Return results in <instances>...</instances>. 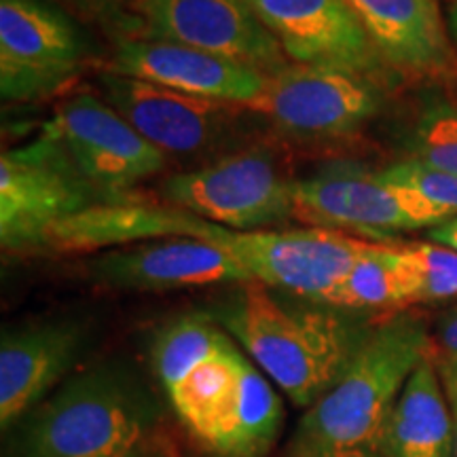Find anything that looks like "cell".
Wrapping results in <instances>:
<instances>
[{
	"label": "cell",
	"mask_w": 457,
	"mask_h": 457,
	"mask_svg": "<svg viewBox=\"0 0 457 457\" xmlns=\"http://www.w3.org/2000/svg\"><path fill=\"white\" fill-rule=\"evenodd\" d=\"M212 318L299 409H310L341 379L375 328L358 312L259 282L239 284Z\"/></svg>",
	"instance_id": "obj_1"
},
{
	"label": "cell",
	"mask_w": 457,
	"mask_h": 457,
	"mask_svg": "<svg viewBox=\"0 0 457 457\" xmlns=\"http://www.w3.org/2000/svg\"><path fill=\"white\" fill-rule=\"evenodd\" d=\"M430 347V328L415 313L375 324L341 379L305 409L284 457H387L396 400Z\"/></svg>",
	"instance_id": "obj_2"
},
{
	"label": "cell",
	"mask_w": 457,
	"mask_h": 457,
	"mask_svg": "<svg viewBox=\"0 0 457 457\" xmlns=\"http://www.w3.org/2000/svg\"><path fill=\"white\" fill-rule=\"evenodd\" d=\"M162 407L129 364L100 362L64 381L21 421L17 457H145Z\"/></svg>",
	"instance_id": "obj_3"
},
{
	"label": "cell",
	"mask_w": 457,
	"mask_h": 457,
	"mask_svg": "<svg viewBox=\"0 0 457 457\" xmlns=\"http://www.w3.org/2000/svg\"><path fill=\"white\" fill-rule=\"evenodd\" d=\"M100 204V193L43 128L28 145L0 155V244L4 253H43L55 227Z\"/></svg>",
	"instance_id": "obj_4"
},
{
	"label": "cell",
	"mask_w": 457,
	"mask_h": 457,
	"mask_svg": "<svg viewBox=\"0 0 457 457\" xmlns=\"http://www.w3.org/2000/svg\"><path fill=\"white\" fill-rule=\"evenodd\" d=\"M94 55V43L55 0H0V94L37 102L64 89Z\"/></svg>",
	"instance_id": "obj_5"
},
{
	"label": "cell",
	"mask_w": 457,
	"mask_h": 457,
	"mask_svg": "<svg viewBox=\"0 0 457 457\" xmlns=\"http://www.w3.org/2000/svg\"><path fill=\"white\" fill-rule=\"evenodd\" d=\"M293 202L295 219L307 225L379 239L455 219L413 188L392 185L381 174L352 165L293 180Z\"/></svg>",
	"instance_id": "obj_6"
},
{
	"label": "cell",
	"mask_w": 457,
	"mask_h": 457,
	"mask_svg": "<svg viewBox=\"0 0 457 457\" xmlns=\"http://www.w3.org/2000/svg\"><path fill=\"white\" fill-rule=\"evenodd\" d=\"M165 204L233 231H267L295 216L293 180L265 148L225 155L162 185Z\"/></svg>",
	"instance_id": "obj_7"
},
{
	"label": "cell",
	"mask_w": 457,
	"mask_h": 457,
	"mask_svg": "<svg viewBox=\"0 0 457 457\" xmlns=\"http://www.w3.org/2000/svg\"><path fill=\"white\" fill-rule=\"evenodd\" d=\"M71 162L111 202H128L142 180L159 174L168 157L136 131L104 98L79 94L43 125Z\"/></svg>",
	"instance_id": "obj_8"
},
{
	"label": "cell",
	"mask_w": 457,
	"mask_h": 457,
	"mask_svg": "<svg viewBox=\"0 0 457 457\" xmlns=\"http://www.w3.org/2000/svg\"><path fill=\"white\" fill-rule=\"evenodd\" d=\"M373 79L327 66L288 64L267 77L262 94L245 111L299 138H343L379 112Z\"/></svg>",
	"instance_id": "obj_9"
},
{
	"label": "cell",
	"mask_w": 457,
	"mask_h": 457,
	"mask_svg": "<svg viewBox=\"0 0 457 457\" xmlns=\"http://www.w3.org/2000/svg\"><path fill=\"white\" fill-rule=\"evenodd\" d=\"M369 245L367 239L312 227L303 231H233L225 253L248 273L250 282L324 303Z\"/></svg>",
	"instance_id": "obj_10"
},
{
	"label": "cell",
	"mask_w": 457,
	"mask_h": 457,
	"mask_svg": "<svg viewBox=\"0 0 457 457\" xmlns=\"http://www.w3.org/2000/svg\"><path fill=\"white\" fill-rule=\"evenodd\" d=\"M142 17L146 38L187 45L267 77L290 64L248 0H146Z\"/></svg>",
	"instance_id": "obj_11"
},
{
	"label": "cell",
	"mask_w": 457,
	"mask_h": 457,
	"mask_svg": "<svg viewBox=\"0 0 457 457\" xmlns=\"http://www.w3.org/2000/svg\"><path fill=\"white\" fill-rule=\"evenodd\" d=\"M98 85L102 98L165 157H197L214 151L231 131L228 111L239 108L112 71L100 72Z\"/></svg>",
	"instance_id": "obj_12"
},
{
	"label": "cell",
	"mask_w": 457,
	"mask_h": 457,
	"mask_svg": "<svg viewBox=\"0 0 457 457\" xmlns=\"http://www.w3.org/2000/svg\"><path fill=\"white\" fill-rule=\"evenodd\" d=\"M290 64L327 66L373 79L381 57L347 0H248Z\"/></svg>",
	"instance_id": "obj_13"
},
{
	"label": "cell",
	"mask_w": 457,
	"mask_h": 457,
	"mask_svg": "<svg viewBox=\"0 0 457 457\" xmlns=\"http://www.w3.org/2000/svg\"><path fill=\"white\" fill-rule=\"evenodd\" d=\"M96 284L129 293H165L212 284L250 282L220 245L195 237H165L121 245L89 261Z\"/></svg>",
	"instance_id": "obj_14"
},
{
	"label": "cell",
	"mask_w": 457,
	"mask_h": 457,
	"mask_svg": "<svg viewBox=\"0 0 457 457\" xmlns=\"http://www.w3.org/2000/svg\"><path fill=\"white\" fill-rule=\"evenodd\" d=\"M79 320H45L3 330L0 339V426L7 432L60 384L87 345Z\"/></svg>",
	"instance_id": "obj_15"
},
{
	"label": "cell",
	"mask_w": 457,
	"mask_h": 457,
	"mask_svg": "<svg viewBox=\"0 0 457 457\" xmlns=\"http://www.w3.org/2000/svg\"><path fill=\"white\" fill-rule=\"evenodd\" d=\"M108 71L174 89L179 94L245 108L259 98L267 74L187 45L159 38L117 43Z\"/></svg>",
	"instance_id": "obj_16"
},
{
	"label": "cell",
	"mask_w": 457,
	"mask_h": 457,
	"mask_svg": "<svg viewBox=\"0 0 457 457\" xmlns=\"http://www.w3.org/2000/svg\"><path fill=\"white\" fill-rule=\"evenodd\" d=\"M381 60L411 77L453 71L449 30L436 0H347Z\"/></svg>",
	"instance_id": "obj_17"
},
{
	"label": "cell",
	"mask_w": 457,
	"mask_h": 457,
	"mask_svg": "<svg viewBox=\"0 0 457 457\" xmlns=\"http://www.w3.org/2000/svg\"><path fill=\"white\" fill-rule=\"evenodd\" d=\"M453 413L428 353L396 400L387 430V457H453Z\"/></svg>",
	"instance_id": "obj_18"
},
{
	"label": "cell",
	"mask_w": 457,
	"mask_h": 457,
	"mask_svg": "<svg viewBox=\"0 0 457 457\" xmlns=\"http://www.w3.org/2000/svg\"><path fill=\"white\" fill-rule=\"evenodd\" d=\"M282 424L284 404L276 387L245 358L236 398L204 449L212 457H265L278 443Z\"/></svg>",
	"instance_id": "obj_19"
},
{
	"label": "cell",
	"mask_w": 457,
	"mask_h": 457,
	"mask_svg": "<svg viewBox=\"0 0 457 457\" xmlns=\"http://www.w3.org/2000/svg\"><path fill=\"white\" fill-rule=\"evenodd\" d=\"M245 358L248 356L231 337L225 350L165 394L180 424L202 447L210 441L236 398Z\"/></svg>",
	"instance_id": "obj_20"
},
{
	"label": "cell",
	"mask_w": 457,
	"mask_h": 457,
	"mask_svg": "<svg viewBox=\"0 0 457 457\" xmlns=\"http://www.w3.org/2000/svg\"><path fill=\"white\" fill-rule=\"evenodd\" d=\"M231 335L212 316L191 313L171 320L151 345V364L165 394L185 381L193 370L225 350Z\"/></svg>",
	"instance_id": "obj_21"
},
{
	"label": "cell",
	"mask_w": 457,
	"mask_h": 457,
	"mask_svg": "<svg viewBox=\"0 0 457 457\" xmlns=\"http://www.w3.org/2000/svg\"><path fill=\"white\" fill-rule=\"evenodd\" d=\"M324 303L358 313L407 307L392 248L370 244Z\"/></svg>",
	"instance_id": "obj_22"
},
{
	"label": "cell",
	"mask_w": 457,
	"mask_h": 457,
	"mask_svg": "<svg viewBox=\"0 0 457 457\" xmlns=\"http://www.w3.org/2000/svg\"><path fill=\"white\" fill-rule=\"evenodd\" d=\"M404 303H441L457 299V253L426 242L392 248Z\"/></svg>",
	"instance_id": "obj_23"
},
{
	"label": "cell",
	"mask_w": 457,
	"mask_h": 457,
	"mask_svg": "<svg viewBox=\"0 0 457 457\" xmlns=\"http://www.w3.org/2000/svg\"><path fill=\"white\" fill-rule=\"evenodd\" d=\"M413 153L417 162L457 174V106L436 102L421 112Z\"/></svg>",
	"instance_id": "obj_24"
},
{
	"label": "cell",
	"mask_w": 457,
	"mask_h": 457,
	"mask_svg": "<svg viewBox=\"0 0 457 457\" xmlns=\"http://www.w3.org/2000/svg\"><path fill=\"white\" fill-rule=\"evenodd\" d=\"M79 20L98 26L121 43L146 37V21L131 0H57Z\"/></svg>",
	"instance_id": "obj_25"
},
{
	"label": "cell",
	"mask_w": 457,
	"mask_h": 457,
	"mask_svg": "<svg viewBox=\"0 0 457 457\" xmlns=\"http://www.w3.org/2000/svg\"><path fill=\"white\" fill-rule=\"evenodd\" d=\"M379 174L392 185L413 188L420 195L430 199L432 204L441 205L457 216V174L453 171H445L417 162V159H409V162H400Z\"/></svg>",
	"instance_id": "obj_26"
},
{
	"label": "cell",
	"mask_w": 457,
	"mask_h": 457,
	"mask_svg": "<svg viewBox=\"0 0 457 457\" xmlns=\"http://www.w3.org/2000/svg\"><path fill=\"white\" fill-rule=\"evenodd\" d=\"M430 356L438 375H441L447 398L457 396V303L451 305L441 318L432 333Z\"/></svg>",
	"instance_id": "obj_27"
},
{
	"label": "cell",
	"mask_w": 457,
	"mask_h": 457,
	"mask_svg": "<svg viewBox=\"0 0 457 457\" xmlns=\"http://www.w3.org/2000/svg\"><path fill=\"white\" fill-rule=\"evenodd\" d=\"M428 239L434 244H441L445 248H451L457 253V216L441 222V225L428 228Z\"/></svg>",
	"instance_id": "obj_28"
},
{
	"label": "cell",
	"mask_w": 457,
	"mask_h": 457,
	"mask_svg": "<svg viewBox=\"0 0 457 457\" xmlns=\"http://www.w3.org/2000/svg\"><path fill=\"white\" fill-rule=\"evenodd\" d=\"M447 30L451 41L457 45V0H449V9H447Z\"/></svg>",
	"instance_id": "obj_29"
},
{
	"label": "cell",
	"mask_w": 457,
	"mask_h": 457,
	"mask_svg": "<svg viewBox=\"0 0 457 457\" xmlns=\"http://www.w3.org/2000/svg\"><path fill=\"white\" fill-rule=\"evenodd\" d=\"M451 404V413H453V436H455V449H453V457H457V396L449 398Z\"/></svg>",
	"instance_id": "obj_30"
},
{
	"label": "cell",
	"mask_w": 457,
	"mask_h": 457,
	"mask_svg": "<svg viewBox=\"0 0 457 457\" xmlns=\"http://www.w3.org/2000/svg\"><path fill=\"white\" fill-rule=\"evenodd\" d=\"M145 457H174V455H170V453H168V451H163L162 447H157V449L148 451V453H146Z\"/></svg>",
	"instance_id": "obj_31"
},
{
	"label": "cell",
	"mask_w": 457,
	"mask_h": 457,
	"mask_svg": "<svg viewBox=\"0 0 457 457\" xmlns=\"http://www.w3.org/2000/svg\"><path fill=\"white\" fill-rule=\"evenodd\" d=\"M131 3H134V4H136V7H138V9H140V13H142V4H145V3H146V0H131Z\"/></svg>",
	"instance_id": "obj_32"
}]
</instances>
